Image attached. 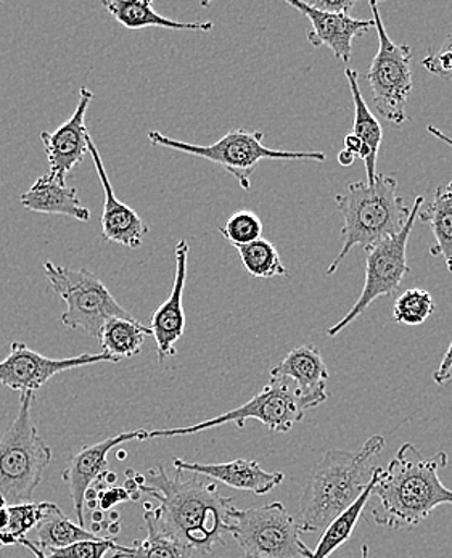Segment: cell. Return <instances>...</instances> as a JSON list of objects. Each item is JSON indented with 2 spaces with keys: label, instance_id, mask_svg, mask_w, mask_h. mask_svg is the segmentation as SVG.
Returning a JSON list of instances; mask_svg holds the SVG:
<instances>
[{
  "label": "cell",
  "instance_id": "d4e9b609",
  "mask_svg": "<svg viewBox=\"0 0 452 558\" xmlns=\"http://www.w3.org/2000/svg\"><path fill=\"white\" fill-rule=\"evenodd\" d=\"M150 335V329L142 326L134 317H113L103 324L99 341L102 344V353L120 362L137 356L144 347L145 338Z\"/></svg>",
  "mask_w": 452,
  "mask_h": 558
},
{
  "label": "cell",
  "instance_id": "7c38bea8",
  "mask_svg": "<svg viewBox=\"0 0 452 558\" xmlns=\"http://www.w3.org/2000/svg\"><path fill=\"white\" fill-rule=\"evenodd\" d=\"M100 362L118 364V361L105 353L50 360L33 351L22 341H13L9 356L0 361V385L9 390L19 391L20 395H35L56 375L73 368L86 367V365L100 364Z\"/></svg>",
  "mask_w": 452,
  "mask_h": 558
},
{
  "label": "cell",
  "instance_id": "52a82bcc",
  "mask_svg": "<svg viewBox=\"0 0 452 558\" xmlns=\"http://www.w3.org/2000/svg\"><path fill=\"white\" fill-rule=\"evenodd\" d=\"M44 272L50 289L66 303V311L60 316V323L66 329L83 330L99 340L100 330L108 319L133 317L90 270L46 263Z\"/></svg>",
  "mask_w": 452,
  "mask_h": 558
},
{
  "label": "cell",
  "instance_id": "30bf717a",
  "mask_svg": "<svg viewBox=\"0 0 452 558\" xmlns=\"http://www.w3.org/2000/svg\"><path fill=\"white\" fill-rule=\"evenodd\" d=\"M305 414L306 411L303 409L292 381L282 377H271L269 384L241 408L232 409L218 417L191 425V427L154 429V432H148V439L195 435V433L228 424H235L239 428H244L246 421H258L271 432L286 433L300 424L305 418Z\"/></svg>",
  "mask_w": 452,
  "mask_h": 558
},
{
  "label": "cell",
  "instance_id": "ba28073f",
  "mask_svg": "<svg viewBox=\"0 0 452 558\" xmlns=\"http://www.w3.org/2000/svg\"><path fill=\"white\" fill-rule=\"evenodd\" d=\"M231 536L245 558H311L313 554L303 543L300 523L282 502L235 509Z\"/></svg>",
  "mask_w": 452,
  "mask_h": 558
},
{
  "label": "cell",
  "instance_id": "f1b7e54d",
  "mask_svg": "<svg viewBox=\"0 0 452 558\" xmlns=\"http://www.w3.org/2000/svg\"><path fill=\"white\" fill-rule=\"evenodd\" d=\"M50 502H26L20 506H9V526L5 533L0 534L2 546H15L20 541L28 537L36 530L40 520L46 517Z\"/></svg>",
  "mask_w": 452,
  "mask_h": 558
},
{
  "label": "cell",
  "instance_id": "e0dca14e",
  "mask_svg": "<svg viewBox=\"0 0 452 558\" xmlns=\"http://www.w3.org/2000/svg\"><path fill=\"white\" fill-rule=\"evenodd\" d=\"M271 377H282L292 381L303 409L306 412L319 408L327 401L329 371L314 344L293 348L271 371Z\"/></svg>",
  "mask_w": 452,
  "mask_h": 558
},
{
  "label": "cell",
  "instance_id": "44dd1931",
  "mask_svg": "<svg viewBox=\"0 0 452 558\" xmlns=\"http://www.w3.org/2000/svg\"><path fill=\"white\" fill-rule=\"evenodd\" d=\"M346 80L353 97L354 104V124L353 134L359 138L363 144V151H361V160L366 163L367 184H374L377 179V158H379L380 145H382L383 130L380 126L379 120L374 117L372 111L367 107L364 100L363 93L359 87V73L356 70L346 68Z\"/></svg>",
  "mask_w": 452,
  "mask_h": 558
},
{
  "label": "cell",
  "instance_id": "7402d4cb",
  "mask_svg": "<svg viewBox=\"0 0 452 558\" xmlns=\"http://www.w3.org/2000/svg\"><path fill=\"white\" fill-rule=\"evenodd\" d=\"M107 12L126 29L161 28L173 32L208 33L215 28L211 22H175L160 15L148 0H105Z\"/></svg>",
  "mask_w": 452,
  "mask_h": 558
},
{
  "label": "cell",
  "instance_id": "ffe728a7",
  "mask_svg": "<svg viewBox=\"0 0 452 558\" xmlns=\"http://www.w3.org/2000/svg\"><path fill=\"white\" fill-rule=\"evenodd\" d=\"M23 208L42 215H60L76 221L87 222L90 211L77 198V191L66 184H60L50 174L40 175L35 184L20 197Z\"/></svg>",
  "mask_w": 452,
  "mask_h": 558
},
{
  "label": "cell",
  "instance_id": "e575fe53",
  "mask_svg": "<svg viewBox=\"0 0 452 558\" xmlns=\"http://www.w3.org/2000/svg\"><path fill=\"white\" fill-rule=\"evenodd\" d=\"M452 372V341L447 353H444L443 361H441L440 367L433 374L435 384L447 385L451 380Z\"/></svg>",
  "mask_w": 452,
  "mask_h": 558
},
{
  "label": "cell",
  "instance_id": "83f0119b",
  "mask_svg": "<svg viewBox=\"0 0 452 558\" xmlns=\"http://www.w3.org/2000/svg\"><path fill=\"white\" fill-rule=\"evenodd\" d=\"M237 252L249 276L258 279L289 276L278 248L269 240L259 239L248 245L237 246Z\"/></svg>",
  "mask_w": 452,
  "mask_h": 558
},
{
  "label": "cell",
  "instance_id": "5b68a950",
  "mask_svg": "<svg viewBox=\"0 0 452 558\" xmlns=\"http://www.w3.org/2000/svg\"><path fill=\"white\" fill-rule=\"evenodd\" d=\"M35 395H20L15 421L0 436V499L9 506L33 502L44 472L52 462V449L40 438L33 421Z\"/></svg>",
  "mask_w": 452,
  "mask_h": 558
},
{
  "label": "cell",
  "instance_id": "603a6c76",
  "mask_svg": "<svg viewBox=\"0 0 452 558\" xmlns=\"http://www.w3.org/2000/svg\"><path fill=\"white\" fill-rule=\"evenodd\" d=\"M417 219L430 226L433 232L435 243L430 246V255L443 258L452 272V181L437 189L427 208L422 206Z\"/></svg>",
  "mask_w": 452,
  "mask_h": 558
},
{
  "label": "cell",
  "instance_id": "4dcf8cb0",
  "mask_svg": "<svg viewBox=\"0 0 452 558\" xmlns=\"http://www.w3.org/2000/svg\"><path fill=\"white\" fill-rule=\"evenodd\" d=\"M219 233L237 248L261 239L262 222L256 213L239 209L234 215L229 216L225 225L219 228Z\"/></svg>",
  "mask_w": 452,
  "mask_h": 558
},
{
  "label": "cell",
  "instance_id": "ac0fdd59",
  "mask_svg": "<svg viewBox=\"0 0 452 558\" xmlns=\"http://www.w3.org/2000/svg\"><path fill=\"white\" fill-rule=\"evenodd\" d=\"M87 148H89L90 157H93L97 175H99V181L103 189V240L127 246V248H141L144 236L148 233V226L137 215V211H134L126 203L120 202L117 195H114L113 185H111L102 157L99 154V148L94 144L93 137H89Z\"/></svg>",
  "mask_w": 452,
  "mask_h": 558
},
{
  "label": "cell",
  "instance_id": "3957f363",
  "mask_svg": "<svg viewBox=\"0 0 452 558\" xmlns=\"http://www.w3.org/2000/svg\"><path fill=\"white\" fill-rule=\"evenodd\" d=\"M384 445L382 435H374L357 452L330 449L314 463L300 500L302 533H320L353 506L369 485L376 470L374 460L382 454Z\"/></svg>",
  "mask_w": 452,
  "mask_h": 558
},
{
  "label": "cell",
  "instance_id": "f546056e",
  "mask_svg": "<svg viewBox=\"0 0 452 558\" xmlns=\"http://www.w3.org/2000/svg\"><path fill=\"white\" fill-rule=\"evenodd\" d=\"M433 313L435 301L427 290L410 289L394 301V320L403 326H422Z\"/></svg>",
  "mask_w": 452,
  "mask_h": 558
},
{
  "label": "cell",
  "instance_id": "b9f144b4",
  "mask_svg": "<svg viewBox=\"0 0 452 558\" xmlns=\"http://www.w3.org/2000/svg\"><path fill=\"white\" fill-rule=\"evenodd\" d=\"M2 547H3V546H2V543H0V549H2Z\"/></svg>",
  "mask_w": 452,
  "mask_h": 558
},
{
  "label": "cell",
  "instance_id": "74e56055",
  "mask_svg": "<svg viewBox=\"0 0 452 558\" xmlns=\"http://www.w3.org/2000/svg\"><path fill=\"white\" fill-rule=\"evenodd\" d=\"M428 134L433 135V137L440 138L441 142H444V144L450 145L452 147V138L450 135L444 134L443 131L438 130V128H435L433 124H430V126H427Z\"/></svg>",
  "mask_w": 452,
  "mask_h": 558
},
{
  "label": "cell",
  "instance_id": "ab89813d",
  "mask_svg": "<svg viewBox=\"0 0 452 558\" xmlns=\"http://www.w3.org/2000/svg\"><path fill=\"white\" fill-rule=\"evenodd\" d=\"M354 160H356V157H354L353 154H350L349 150H342L339 155V163L342 166H345V168H349V166L354 163Z\"/></svg>",
  "mask_w": 452,
  "mask_h": 558
},
{
  "label": "cell",
  "instance_id": "f35d334b",
  "mask_svg": "<svg viewBox=\"0 0 452 558\" xmlns=\"http://www.w3.org/2000/svg\"><path fill=\"white\" fill-rule=\"evenodd\" d=\"M20 546H25L26 549L32 550V553L35 554V558H46L44 557L42 550L36 546L35 541H29L28 537L20 541Z\"/></svg>",
  "mask_w": 452,
  "mask_h": 558
},
{
  "label": "cell",
  "instance_id": "d6a6232c",
  "mask_svg": "<svg viewBox=\"0 0 452 558\" xmlns=\"http://www.w3.org/2000/svg\"><path fill=\"white\" fill-rule=\"evenodd\" d=\"M422 66L441 80H452V33L441 44L438 52L430 53L422 60Z\"/></svg>",
  "mask_w": 452,
  "mask_h": 558
},
{
  "label": "cell",
  "instance_id": "8d00e7d4",
  "mask_svg": "<svg viewBox=\"0 0 452 558\" xmlns=\"http://www.w3.org/2000/svg\"><path fill=\"white\" fill-rule=\"evenodd\" d=\"M9 504L0 499V534L5 533L7 526H9Z\"/></svg>",
  "mask_w": 452,
  "mask_h": 558
},
{
  "label": "cell",
  "instance_id": "6da1fadb",
  "mask_svg": "<svg viewBox=\"0 0 452 558\" xmlns=\"http://www.w3.org/2000/svg\"><path fill=\"white\" fill-rule=\"evenodd\" d=\"M141 494L154 499L144 504V515L154 525L191 547L194 553L211 554L216 546L224 544L225 534H231L234 499L222 496L218 485L208 476L175 470L170 475L163 463L147 473L127 470Z\"/></svg>",
  "mask_w": 452,
  "mask_h": 558
},
{
  "label": "cell",
  "instance_id": "8fae6325",
  "mask_svg": "<svg viewBox=\"0 0 452 558\" xmlns=\"http://www.w3.org/2000/svg\"><path fill=\"white\" fill-rule=\"evenodd\" d=\"M424 205L425 198L418 195L413 205V213L401 232L390 239H384L383 242L367 252L366 280H364L363 292L349 314L327 330L329 337L342 333L361 314L369 310L374 301L382 296L396 295L404 277L411 270L410 264H407V242H410L411 233L416 225L418 211Z\"/></svg>",
  "mask_w": 452,
  "mask_h": 558
},
{
  "label": "cell",
  "instance_id": "9c48e42d",
  "mask_svg": "<svg viewBox=\"0 0 452 558\" xmlns=\"http://www.w3.org/2000/svg\"><path fill=\"white\" fill-rule=\"evenodd\" d=\"M369 5L374 13V28L379 36V52L364 80L369 83L380 117L394 126H401L407 121V100L414 87L413 49L407 44L393 43L380 16L379 3L372 0Z\"/></svg>",
  "mask_w": 452,
  "mask_h": 558
},
{
  "label": "cell",
  "instance_id": "4fadbf2b",
  "mask_svg": "<svg viewBox=\"0 0 452 558\" xmlns=\"http://www.w3.org/2000/svg\"><path fill=\"white\" fill-rule=\"evenodd\" d=\"M147 441V429H134V432H124L120 435L111 436L105 441L96 445L83 446L73 458L70 459L69 466L62 473L63 482L70 489L71 500H73L74 515H76L77 525L86 526V517H84V507H86V493L89 492L94 483L103 478L108 472V454L111 449L127 441Z\"/></svg>",
  "mask_w": 452,
  "mask_h": 558
},
{
  "label": "cell",
  "instance_id": "836d02e7",
  "mask_svg": "<svg viewBox=\"0 0 452 558\" xmlns=\"http://www.w3.org/2000/svg\"><path fill=\"white\" fill-rule=\"evenodd\" d=\"M306 3L323 13H349L356 5L354 0H313Z\"/></svg>",
  "mask_w": 452,
  "mask_h": 558
},
{
  "label": "cell",
  "instance_id": "60d3db41",
  "mask_svg": "<svg viewBox=\"0 0 452 558\" xmlns=\"http://www.w3.org/2000/svg\"><path fill=\"white\" fill-rule=\"evenodd\" d=\"M361 553H363V557L361 558H369V546H367V544H364L363 549H361Z\"/></svg>",
  "mask_w": 452,
  "mask_h": 558
},
{
  "label": "cell",
  "instance_id": "7a4b0ae2",
  "mask_svg": "<svg viewBox=\"0 0 452 558\" xmlns=\"http://www.w3.org/2000/svg\"><path fill=\"white\" fill-rule=\"evenodd\" d=\"M448 462L444 451L425 458L416 445L404 442L387 469H379L372 493L379 507L370 510L374 522L391 530H413L438 507L452 506V492L440 478Z\"/></svg>",
  "mask_w": 452,
  "mask_h": 558
},
{
  "label": "cell",
  "instance_id": "277c9868",
  "mask_svg": "<svg viewBox=\"0 0 452 558\" xmlns=\"http://www.w3.org/2000/svg\"><path fill=\"white\" fill-rule=\"evenodd\" d=\"M337 208L343 216V245L339 256L327 269V276L339 270L340 264L349 258L354 246L370 252L384 239L396 235L406 225L413 206L398 192V181L391 175H377L374 184L366 181L353 182L346 194L337 195Z\"/></svg>",
  "mask_w": 452,
  "mask_h": 558
},
{
  "label": "cell",
  "instance_id": "1f68e13d",
  "mask_svg": "<svg viewBox=\"0 0 452 558\" xmlns=\"http://www.w3.org/2000/svg\"><path fill=\"white\" fill-rule=\"evenodd\" d=\"M118 544L113 537H96V539L77 541L63 549L44 553L46 558H103L110 550L117 553Z\"/></svg>",
  "mask_w": 452,
  "mask_h": 558
},
{
  "label": "cell",
  "instance_id": "d590c367",
  "mask_svg": "<svg viewBox=\"0 0 452 558\" xmlns=\"http://www.w3.org/2000/svg\"><path fill=\"white\" fill-rule=\"evenodd\" d=\"M345 150H349L350 154H353L354 157H359L361 151H363V144H361L359 138L354 134L346 135L345 137Z\"/></svg>",
  "mask_w": 452,
  "mask_h": 558
},
{
  "label": "cell",
  "instance_id": "d6986e66",
  "mask_svg": "<svg viewBox=\"0 0 452 558\" xmlns=\"http://www.w3.org/2000/svg\"><path fill=\"white\" fill-rule=\"evenodd\" d=\"M173 465L174 470L198 473L229 488L255 493L258 496L271 493L285 480L282 472H266L256 460L237 459L228 463H198L173 458Z\"/></svg>",
  "mask_w": 452,
  "mask_h": 558
},
{
  "label": "cell",
  "instance_id": "2e32d148",
  "mask_svg": "<svg viewBox=\"0 0 452 558\" xmlns=\"http://www.w3.org/2000/svg\"><path fill=\"white\" fill-rule=\"evenodd\" d=\"M286 3L311 23V29L306 33L309 44L316 49L329 47L335 59L345 65L350 63L354 39L374 28V20H356L350 13L319 12L302 0H289Z\"/></svg>",
  "mask_w": 452,
  "mask_h": 558
},
{
  "label": "cell",
  "instance_id": "9a60e30c",
  "mask_svg": "<svg viewBox=\"0 0 452 558\" xmlns=\"http://www.w3.org/2000/svg\"><path fill=\"white\" fill-rule=\"evenodd\" d=\"M175 274L173 289L164 303L158 306L150 319L148 329L157 341L158 361H167L178 354L175 344L185 330L184 289L187 282L188 253L191 245L179 240L175 245Z\"/></svg>",
  "mask_w": 452,
  "mask_h": 558
},
{
  "label": "cell",
  "instance_id": "5bb4252c",
  "mask_svg": "<svg viewBox=\"0 0 452 558\" xmlns=\"http://www.w3.org/2000/svg\"><path fill=\"white\" fill-rule=\"evenodd\" d=\"M94 99L93 90L81 87L80 100L66 123L56 132H40V141L46 148L47 161L52 175L60 184H66V178L77 165L83 161L84 155L89 151V131L86 126L87 108Z\"/></svg>",
  "mask_w": 452,
  "mask_h": 558
},
{
  "label": "cell",
  "instance_id": "8992f818",
  "mask_svg": "<svg viewBox=\"0 0 452 558\" xmlns=\"http://www.w3.org/2000/svg\"><path fill=\"white\" fill-rule=\"evenodd\" d=\"M148 141L155 147L170 148L191 157L204 158L218 165L219 168L234 175L235 181L244 191L252 189V175L256 166L262 160L282 161H326L323 151H286L268 148L262 141L265 134L259 131L248 132L234 130L228 132L224 137L211 145L188 144V142L175 141L158 131L148 132Z\"/></svg>",
  "mask_w": 452,
  "mask_h": 558
},
{
  "label": "cell",
  "instance_id": "484cf974",
  "mask_svg": "<svg viewBox=\"0 0 452 558\" xmlns=\"http://www.w3.org/2000/svg\"><path fill=\"white\" fill-rule=\"evenodd\" d=\"M37 544L42 553L63 549L77 541L96 539V533L71 522L57 504L50 502L46 517L36 527Z\"/></svg>",
  "mask_w": 452,
  "mask_h": 558
},
{
  "label": "cell",
  "instance_id": "4316f807",
  "mask_svg": "<svg viewBox=\"0 0 452 558\" xmlns=\"http://www.w3.org/2000/svg\"><path fill=\"white\" fill-rule=\"evenodd\" d=\"M144 520L147 525V537L134 541L131 547L118 544L113 558H192L194 556L191 547L161 533L148 517L144 515Z\"/></svg>",
  "mask_w": 452,
  "mask_h": 558
},
{
  "label": "cell",
  "instance_id": "cb8c5ba5",
  "mask_svg": "<svg viewBox=\"0 0 452 558\" xmlns=\"http://www.w3.org/2000/svg\"><path fill=\"white\" fill-rule=\"evenodd\" d=\"M379 469L380 466H376L369 485H367L363 494L354 500L353 506L343 510V512L340 513L335 520H332L330 525L322 531V537H320L319 543H317L316 549L313 550L311 558H329L337 549H340L343 544L349 543L354 527H356L357 522H359L361 517H363L364 509H366L370 497H372L377 478H379Z\"/></svg>",
  "mask_w": 452,
  "mask_h": 558
}]
</instances>
